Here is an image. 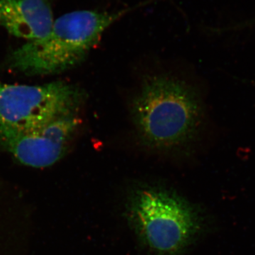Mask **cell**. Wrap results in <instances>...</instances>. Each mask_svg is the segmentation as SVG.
Returning a JSON list of instances; mask_svg holds the SVG:
<instances>
[{
	"instance_id": "cell-3",
	"label": "cell",
	"mask_w": 255,
	"mask_h": 255,
	"mask_svg": "<svg viewBox=\"0 0 255 255\" xmlns=\"http://www.w3.org/2000/svg\"><path fill=\"white\" fill-rule=\"evenodd\" d=\"M127 214L139 241L156 255H180L200 232V216L174 191L141 184L130 191Z\"/></svg>"
},
{
	"instance_id": "cell-5",
	"label": "cell",
	"mask_w": 255,
	"mask_h": 255,
	"mask_svg": "<svg viewBox=\"0 0 255 255\" xmlns=\"http://www.w3.org/2000/svg\"><path fill=\"white\" fill-rule=\"evenodd\" d=\"M82 108L21 130H0V145L20 163L41 168L63 158L82 124Z\"/></svg>"
},
{
	"instance_id": "cell-2",
	"label": "cell",
	"mask_w": 255,
	"mask_h": 255,
	"mask_svg": "<svg viewBox=\"0 0 255 255\" xmlns=\"http://www.w3.org/2000/svg\"><path fill=\"white\" fill-rule=\"evenodd\" d=\"M132 9L79 10L63 14L54 20L46 36L11 52L6 66L28 76L53 75L75 68L85 61L103 33Z\"/></svg>"
},
{
	"instance_id": "cell-4",
	"label": "cell",
	"mask_w": 255,
	"mask_h": 255,
	"mask_svg": "<svg viewBox=\"0 0 255 255\" xmlns=\"http://www.w3.org/2000/svg\"><path fill=\"white\" fill-rule=\"evenodd\" d=\"M85 99L84 90L67 82L42 85L0 82V130H21L46 123L82 108Z\"/></svg>"
},
{
	"instance_id": "cell-1",
	"label": "cell",
	"mask_w": 255,
	"mask_h": 255,
	"mask_svg": "<svg viewBox=\"0 0 255 255\" xmlns=\"http://www.w3.org/2000/svg\"><path fill=\"white\" fill-rule=\"evenodd\" d=\"M204 107L197 90L167 75H147L130 102V118L142 147L163 155L188 153L204 126Z\"/></svg>"
},
{
	"instance_id": "cell-6",
	"label": "cell",
	"mask_w": 255,
	"mask_h": 255,
	"mask_svg": "<svg viewBox=\"0 0 255 255\" xmlns=\"http://www.w3.org/2000/svg\"><path fill=\"white\" fill-rule=\"evenodd\" d=\"M54 22L48 0H0V26L28 41L46 36Z\"/></svg>"
}]
</instances>
